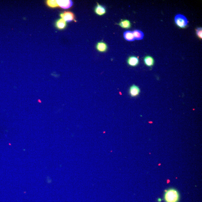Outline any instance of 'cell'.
<instances>
[{
    "label": "cell",
    "instance_id": "9",
    "mask_svg": "<svg viewBox=\"0 0 202 202\" xmlns=\"http://www.w3.org/2000/svg\"><path fill=\"white\" fill-rule=\"evenodd\" d=\"M97 51L101 52H106L108 49V45L104 42H98L96 46Z\"/></svg>",
    "mask_w": 202,
    "mask_h": 202
},
{
    "label": "cell",
    "instance_id": "13",
    "mask_svg": "<svg viewBox=\"0 0 202 202\" xmlns=\"http://www.w3.org/2000/svg\"><path fill=\"white\" fill-rule=\"evenodd\" d=\"M135 39L141 40L143 39L144 35L142 31L139 30H135L133 32Z\"/></svg>",
    "mask_w": 202,
    "mask_h": 202
},
{
    "label": "cell",
    "instance_id": "6",
    "mask_svg": "<svg viewBox=\"0 0 202 202\" xmlns=\"http://www.w3.org/2000/svg\"><path fill=\"white\" fill-rule=\"evenodd\" d=\"M139 60L138 57L132 56L129 57L127 60V63L132 67H136L139 64Z\"/></svg>",
    "mask_w": 202,
    "mask_h": 202
},
{
    "label": "cell",
    "instance_id": "14",
    "mask_svg": "<svg viewBox=\"0 0 202 202\" xmlns=\"http://www.w3.org/2000/svg\"><path fill=\"white\" fill-rule=\"evenodd\" d=\"M46 4L48 7L52 8H55L58 7V4L57 3V1L54 0H48L46 1Z\"/></svg>",
    "mask_w": 202,
    "mask_h": 202
},
{
    "label": "cell",
    "instance_id": "2",
    "mask_svg": "<svg viewBox=\"0 0 202 202\" xmlns=\"http://www.w3.org/2000/svg\"><path fill=\"white\" fill-rule=\"evenodd\" d=\"M174 21L177 26L182 28H186L188 24V20L183 15L179 14L176 15L174 18Z\"/></svg>",
    "mask_w": 202,
    "mask_h": 202
},
{
    "label": "cell",
    "instance_id": "11",
    "mask_svg": "<svg viewBox=\"0 0 202 202\" xmlns=\"http://www.w3.org/2000/svg\"><path fill=\"white\" fill-rule=\"evenodd\" d=\"M144 64L148 67H152L154 65V60L150 56H146L144 58Z\"/></svg>",
    "mask_w": 202,
    "mask_h": 202
},
{
    "label": "cell",
    "instance_id": "16",
    "mask_svg": "<svg viewBox=\"0 0 202 202\" xmlns=\"http://www.w3.org/2000/svg\"><path fill=\"white\" fill-rule=\"evenodd\" d=\"M161 199H160V198H159V199H158V201L159 202H161Z\"/></svg>",
    "mask_w": 202,
    "mask_h": 202
},
{
    "label": "cell",
    "instance_id": "1",
    "mask_svg": "<svg viewBox=\"0 0 202 202\" xmlns=\"http://www.w3.org/2000/svg\"><path fill=\"white\" fill-rule=\"evenodd\" d=\"M164 198L165 202H178L180 199L179 192L172 188L168 189L165 191Z\"/></svg>",
    "mask_w": 202,
    "mask_h": 202
},
{
    "label": "cell",
    "instance_id": "5",
    "mask_svg": "<svg viewBox=\"0 0 202 202\" xmlns=\"http://www.w3.org/2000/svg\"><path fill=\"white\" fill-rule=\"evenodd\" d=\"M58 7L61 8L67 9L70 8L73 5V2L70 0H65V1H57Z\"/></svg>",
    "mask_w": 202,
    "mask_h": 202
},
{
    "label": "cell",
    "instance_id": "10",
    "mask_svg": "<svg viewBox=\"0 0 202 202\" xmlns=\"http://www.w3.org/2000/svg\"><path fill=\"white\" fill-rule=\"evenodd\" d=\"M123 37L125 39L128 41H133L135 40L134 35L133 32L130 31H127L123 33Z\"/></svg>",
    "mask_w": 202,
    "mask_h": 202
},
{
    "label": "cell",
    "instance_id": "8",
    "mask_svg": "<svg viewBox=\"0 0 202 202\" xmlns=\"http://www.w3.org/2000/svg\"><path fill=\"white\" fill-rule=\"evenodd\" d=\"M95 12L98 16H102L106 13L105 7L99 3H97L94 9Z\"/></svg>",
    "mask_w": 202,
    "mask_h": 202
},
{
    "label": "cell",
    "instance_id": "3",
    "mask_svg": "<svg viewBox=\"0 0 202 202\" xmlns=\"http://www.w3.org/2000/svg\"><path fill=\"white\" fill-rule=\"evenodd\" d=\"M61 18L66 22H70L75 19V15L73 12L70 11H65L60 15Z\"/></svg>",
    "mask_w": 202,
    "mask_h": 202
},
{
    "label": "cell",
    "instance_id": "12",
    "mask_svg": "<svg viewBox=\"0 0 202 202\" xmlns=\"http://www.w3.org/2000/svg\"><path fill=\"white\" fill-rule=\"evenodd\" d=\"M118 25L122 28L125 29H129L132 26L130 21L127 20H122L118 24Z\"/></svg>",
    "mask_w": 202,
    "mask_h": 202
},
{
    "label": "cell",
    "instance_id": "7",
    "mask_svg": "<svg viewBox=\"0 0 202 202\" xmlns=\"http://www.w3.org/2000/svg\"><path fill=\"white\" fill-rule=\"evenodd\" d=\"M67 23L63 19L57 20L55 22V26L57 29L63 30L66 27Z\"/></svg>",
    "mask_w": 202,
    "mask_h": 202
},
{
    "label": "cell",
    "instance_id": "4",
    "mask_svg": "<svg viewBox=\"0 0 202 202\" xmlns=\"http://www.w3.org/2000/svg\"><path fill=\"white\" fill-rule=\"evenodd\" d=\"M140 93V89L138 86L133 84L129 87V94L131 97H138Z\"/></svg>",
    "mask_w": 202,
    "mask_h": 202
},
{
    "label": "cell",
    "instance_id": "15",
    "mask_svg": "<svg viewBox=\"0 0 202 202\" xmlns=\"http://www.w3.org/2000/svg\"><path fill=\"white\" fill-rule=\"evenodd\" d=\"M196 33L197 36L200 39L202 38V27H198L196 30Z\"/></svg>",
    "mask_w": 202,
    "mask_h": 202
}]
</instances>
